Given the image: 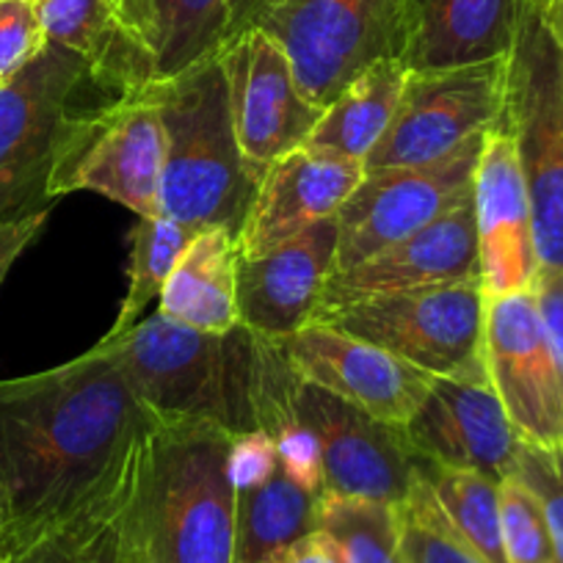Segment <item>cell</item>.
I'll list each match as a JSON object with an SVG mask.
<instances>
[{
	"label": "cell",
	"instance_id": "obj_1",
	"mask_svg": "<svg viewBox=\"0 0 563 563\" xmlns=\"http://www.w3.org/2000/svg\"><path fill=\"white\" fill-rule=\"evenodd\" d=\"M158 415L124 376L108 343L0 382L3 552L130 500Z\"/></svg>",
	"mask_w": 563,
	"mask_h": 563
},
{
	"label": "cell",
	"instance_id": "obj_2",
	"mask_svg": "<svg viewBox=\"0 0 563 563\" xmlns=\"http://www.w3.org/2000/svg\"><path fill=\"white\" fill-rule=\"evenodd\" d=\"M235 437L208 420L158 417L130 522L150 563H235Z\"/></svg>",
	"mask_w": 563,
	"mask_h": 563
},
{
	"label": "cell",
	"instance_id": "obj_3",
	"mask_svg": "<svg viewBox=\"0 0 563 563\" xmlns=\"http://www.w3.org/2000/svg\"><path fill=\"white\" fill-rule=\"evenodd\" d=\"M164 124L161 216L191 230L224 227L238 238L260 177L249 169L232 128L221 56L150 84Z\"/></svg>",
	"mask_w": 563,
	"mask_h": 563
},
{
	"label": "cell",
	"instance_id": "obj_4",
	"mask_svg": "<svg viewBox=\"0 0 563 563\" xmlns=\"http://www.w3.org/2000/svg\"><path fill=\"white\" fill-rule=\"evenodd\" d=\"M102 343L111 345L128 382L158 417L208 420L232 437L260 431L257 334L243 323L230 332H202L155 310Z\"/></svg>",
	"mask_w": 563,
	"mask_h": 563
},
{
	"label": "cell",
	"instance_id": "obj_5",
	"mask_svg": "<svg viewBox=\"0 0 563 563\" xmlns=\"http://www.w3.org/2000/svg\"><path fill=\"white\" fill-rule=\"evenodd\" d=\"M254 395L288 411L318 445L323 495L400 506L420 475V459L406 442L404 426L382 422L349 400L296 376L276 340L257 338Z\"/></svg>",
	"mask_w": 563,
	"mask_h": 563
},
{
	"label": "cell",
	"instance_id": "obj_6",
	"mask_svg": "<svg viewBox=\"0 0 563 563\" xmlns=\"http://www.w3.org/2000/svg\"><path fill=\"white\" fill-rule=\"evenodd\" d=\"M500 122L522 166L541 268L563 271V47L536 0L525 9L508 53Z\"/></svg>",
	"mask_w": 563,
	"mask_h": 563
},
{
	"label": "cell",
	"instance_id": "obj_7",
	"mask_svg": "<svg viewBox=\"0 0 563 563\" xmlns=\"http://www.w3.org/2000/svg\"><path fill=\"white\" fill-rule=\"evenodd\" d=\"M316 321L389 351L434 378L486 382V296L478 279L426 285L321 310Z\"/></svg>",
	"mask_w": 563,
	"mask_h": 563
},
{
	"label": "cell",
	"instance_id": "obj_8",
	"mask_svg": "<svg viewBox=\"0 0 563 563\" xmlns=\"http://www.w3.org/2000/svg\"><path fill=\"white\" fill-rule=\"evenodd\" d=\"M254 29L279 45L321 111L367 67L406 53L404 0H268Z\"/></svg>",
	"mask_w": 563,
	"mask_h": 563
},
{
	"label": "cell",
	"instance_id": "obj_9",
	"mask_svg": "<svg viewBox=\"0 0 563 563\" xmlns=\"http://www.w3.org/2000/svg\"><path fill=\"white\" fill-rule=\"evenodd\" d=\"M91 84L84 58L47 42L0 86V221L53 208L51 180L78 117L73 102Z\"/></svg>",
	"mask_w": 563,
	"mask_h": 563
},
{
	"label": "cell",
	"instance_id": "obj_10",
	"mask_svg": "<svg viewBox=\"0 0 563 563\" xmlns=\"http://www.w3.org/2000/svg\"><path fill=\"white\" fill-rule=\"evenodd\" d=\"M164 124L150 86L75 117L51 199L73 191H95L133 210L139 219L161 216L164 177Z\"/></svg>",
	"mask_w": 563,
	"mask_h": 563
},
{
	"label": "cell",
	"instance_id": "obj_11",
	"mask_svg": "<svg viewBox=\"0 0 563 563\" xmlns=\"http://www.w3.org/2000/svg\"><path fill=\"white\" fill-rule=\"evenodd\" d=\"M508 56L464 67L409 73L395 117L365 172L429 166L475 135L497 128L506 111Z\"/></svg>",
	"mask_w": 563,
	"mask_h": 563
},
{
	"label": "cell",
	"instance_id": "obj_12",
	"mask_svg": "<svg viewBox=\"0 0 563 563\" xmlns=\"http://www.w3.org/2000/svg\"><path fill=\"white\" fill-rule=\"evenodd\" d=\"M484 135L437 164L365 172L338 213V271L415 235L462 202L473 191Z\"/></svg>",
	"mask_w": 563,
	"mask_h": 563
},
{
	"label": "cell",
	"instance_id": "obj_13",
	"mask_svg": "<svg viewBox=\"0 0 563 563\" xmlns=\"http://www.w3.org/2000/svg\"><path fill=\"white\" fill-rule=\"evenodd\" d=\"M484 365L519 440L563 448V371L550 349L533 290L486 299Z\"/></svg>",
	"mask_w": 563,
	"mask_h": 563
},
{
	"label": "cell",
	"instance_id": "obj_14",
	"mask_svg": "<svg viewBox=\"0 0 563 563\" xmlns=\"http://www.w3.org/2000/svg\"><path fill=\"white\" fill-rule=\"evenodd\" d=\"M219 56L238 144L249 169L263 177L276 161L307 147L323 111L301 95L288 56L260 29L243 31Z\"/></svg>",
	"mask_w": 563,
	"mask_h": 563
},
{
	"label": "cell",
	"instance_id": "obj_15",
	"mask_svg": "<svg viewBox=\"0 0 563 563\" xmlns=\"http://www.w3.org/2000/svg\"><path fill=\"white\" fill-rule=\"evenodd\" d=\"M276 343L296 376L393 426H406L434 384L420 367L321 321Z\"/></svg>",
	"mask_w": 563,
	"mask_h": 563
},
{
	"label": "cell",
	"instance_id": "obj_16",
	"mask_svg": "<svg viewBox=\"0 0 563 563\" xmlns=\"http://www.w3.org/2000/svg\"><path fill=\"white\" fill-rule=\"evenodd\" d=\"M404 434L422 462L473 470L497 484L511 478L522 448L489 378H434Z\"/></svg>",
	"mask_w": 563,
	"mask_h": 563
},
{
	"label": "cell",
	"instance_id": "obj_17",
	"mask_svg": "<svg viewBox=\"0 0 563 563\" xmlns=\"http://www.w3.org/2000/svg\"><path fill=\"white\" fill-rule=\"evenodd\" d=\"M478 282L486 299L533 288L541 263L533 210L514 139L503 122L484 135L473 177Z\"/></svg>",
	"mask_w": 563,
	"mask_h": 563
},
{
	"label": "cell",
	"instance_id": "obj_18",
	"mask_svg": "<svg viewBox=\"0 0 563 563\" xmlns=\"http://www.w3.org/2000/svg\"><path fill=\"white\" fill-rule=\"evenodd\" d=\"M464 279H478L473 191L415 235L382 249L351 268L334 271L323 290L321 310Z\"/></svg>",
	"mask_w": 563,
	"mask_h": 563
},
{
	"label": "cell",
	"instance_id": "obj_19",
	"mask_svg": "<svg viewBox=\"0 0 563 563\" xmlns=\"http://www.w3.org/2000/svg\"><path fill=\"white\" fill-rule=\"evenodd\" d=\"M338 271V216L282 246L238 260V316L257 338L282 340L316 321Z\"/></svg>",
	"mask_w": 563,
	"mask_h": 563
},
{
	"label": "cell",
	"instance_id": "obj_20",
	"mask_svg": "<svg viewBox=\"0 0 563 563\" xmlns=\"http://www.w3.org/2000/svg\"><path fill=\"white\" fill-rule=\"evenodd\" d=\"M362 177L365 164L360 161L334 158L310 147L276 161L260 177L257 194L238 232L241 257H260L310 227L334 219Z\"/></svg>",
	"mask_w": 563,
	"mask_h": 563
},
{
	"label": "cell",
	"instance_id": "obj_21",
	"mask_svg": "<svg viewBox=\"0 0 563 563\" xmlns=\"http://www.w3.org/2000/svg\"><path fill=\"white\" fill-rule=\"evenodd\" d=\"M530 0H404L409 73L464 67L511 53Z\"/></svg>",
	"mask_w": 563,
	"mask_h": 563
},
{
	"label": "cell",
	"instance_id": "obj_22",
	"mask_svg": "<svg viewBox=\"0 0 563 563\" xmlns=\"http://www.w3.org/2000/svg\"><path fill=\"white\" fill-rule=\"evenodd\" d=\"M47 42L89 64L97 89L113 97L158 80L153 56L124 20L119 0H36Z\"/></svg>",
	"mask_w": 563,
	"mask_h": 563
},
{
	"label": "cell",
	"instance_id": "obj_23",
	"mask_svg": "<svg viewBox=\"0 0 563 563\" xmlns=\"http://www.w3.org/2000/svg\"><path fill=\"white\" fill-rule=\"evenodd\" d=\"M238 260V238L230 230H199L164 285L158 310L172 321L202 332H230L241 323Z\"/></svg>",
	"mask_w": 563,
	"mask_h": 563
},
{
	"label": "cell",
	"instance_id": "obj_24",
	"mask_svg": "<svg viewBox=\"0 0 563 563\" xmlns=\"http://www.w3.org/2000/svg\"><path fill=\"white\" fill-rule=\"evenodd\" d=\"M232 0H119L124 20L153 56L158 80L175 78L227 45Z\"/></svg>",
	"mask_w": 563,
	"mask_h": 563
},
{
	"label": "cell",
	"instance_id": "obj_25",
	"mask_svg": "<svg viewBox=\"0 0 563 563\" xmlns=\"http://www.w3.org/2000/svg\"><path fill=\"white\" fill-rule=\"evenodd\" d=\"M321 492L307 489L276 464L257 484L238 489L235 563H274L282 552L321 528Z\"/></svg>",
	"mask_w": 563,
	"mask_h": 563
},
{
	"label": "cell",
	"instance_id": "obj_26",
	"mask_svg": "<svg viewBox=\"0 0 563 563\" xmlns=\"http://www.w3.org/2000/svg\"><path fill=\"white\" fill-rule=\"evenodd\" d=\"M406 75L409 69L398 58L376 62L356 75L340 91L338 100L323 108L307 147L365 164L393 122L395 108L404 95Z\"/></svg>",
	"mask_w": 563,
	"mask_h": 563
},
{
	"label": "cell",
	"instance_id": "obj_27",
	"mask_svg": "<svg viewBox=\"0 0 563 563\" xmlns=\"http://www.w3.org/2000/svg\"><path fill=\"white\" fill-rule=\"evenodd\" d=\"M420 475L459 539L473 547L486 563H508L503 550L500 484L473 470L442 467L422 459Z\"/></svg>",
	"mask_w": 563,
	"mask_h": 563
},
{
	"label": "cell",
	"instance_id": "obj_28",
	"mask_svg": "<svg viewBox=\"0 0 563 563\" xmlns=\"http://www.w3.org/2000/svg\"><path fill=\"white\" fill-rule=\"evenodd\" d=\"M9 558L12 563H150L130 522V500L56 530Z\"/></svg>",
	"mask_w": 563,
	"mask_h": 563
},
{
	"label": "cell",
	"instance_id": "obj_29",
	"mask_svg": "<svg viewBox=\"0 0 563 563\" xmlns=\"http://www.w3.org/2000/svg\"><path fill=\"white\" fill-rule=\"evenodd\" d=\"M199 230L180 224L166 216H150L139 219L133 230V252H130V285L122 301L117 323L106 338H119L139 323L150 305L161 299L164 285L169 282L177 260L183 257L188 243Z\"/></svg>",
	"mask_w": 563,
	"mask_h": 563
},
{
	"label": "cell",
	"instance_id": "obj_30",
	"mask_svg": "<svg viewBox=\"0 0 563 563\" xmlns=\"http://www.w3.org/2000/svg\"><path fill=\"white\" fill-rule=\"evenodd\" d=\"M321 530L332 536L343 563H406L398 506L323 495Z\"/></svg>",
	"mask_w": 563,
	"mask_h": 563
},
{
	"label": "cell",
	"instance_id": "obj_31",
	"mask_svg": "<svg viewBox=\"0 0 563 563\" xmlns=\"http://www.w3.org/2000/svg\"><path fill=\"white\" fill-rule=\"evenodd\" d=\"M398 511L406 563H486L448 525L422 475H417L415 489L406 503H400Z\"/></svg>",
	"mask_w": 563,
	"mask_h": 563
},
{
	"label": "cell",
	"instance_id": "obj_32",
	"mask_svg": "<svg viewBox=\"0 0 563 563\" xmlns=\"http://www.w3.org/2000/svg\"><path fill=\"white\" fill-rule=\"evenodd\" d=\"M500 525L508 563H558L544 508L517 475L500 484Z\"/></svg>",
	"mask_w": 563,
	"mask_h": 563
},
{
	"label": "cell",
	"instance_id": "obj_33",
	"mask_svg": "<svg viewBox=\"0 0 563 563\" xmlns=\"http://www.w3.org/2000/svg\"><path fill=\"white\" fill-rule=\"evenodd\" d=\"M45 45L36 0H0V86L23 73Z\"/></svg>",
	"mask_w": 563,
	"mask_h": 563
},
{
	"label": "cell",
	"instance_id": "obj_34",
	"mask_svg": "<svg viewBox=\"0 0 563 563\" xmlns=\"http://www.w3.org/2000/svg\"><path fill=\"white\" fill-rule=\"evenodd\" d=\"M514 475L539 497L552 541H555L558 561L563 563V448L547 451V448L522 442Z\"/></svg>",
	"mask_w": 563,
	"mask_h": 563
},
{
	"label": "cell",
	"instance_id": "obj_35",
	"mask_svg": "<svg viewBox=\"0 0 563 563\" xmlns=\"http://www.w3.org/2000/svg\"><path fill=\"white\" fill-rule=\"evenodd\" d=\"M533 299L539 307L541 327H544L550 349L563 371V271L541 268L533 282Z\"/></svg>",
	"mask_w": 563,
	"mask_h": 563
},
{
	"label": "cell",
	"instance_id": "obj_36",
	"mask_svg": "<svg viewBox=\"0 0 563 563\" xmlns=\"http://www.w3.org/2000/svg\"><path fill=\"white\" fill-rule=\"evenodd\" d=\"M47 216H51V208L36 210V213L23 216V219L0 221V288H3V282H7L12 265L20 260V254L45 230Z\"/></svg>",
	"mask_w": 563,
	"mask_h": 563
},
{
	"label": "cell",
	"instance_id": "obj_37",
	"mask_svg": "<svg viewBox=\"0 0 563 563\" xmlns=\"http://www.w3.org/2000/svg\"><path fill=\"white\" fill-rule=\"evenodd\" d=\"M274 563H343V555H340L332 536L318 528L316 533L290 544Z\"/></svg>",
	"mask_w": 563,
	"mask_h": 563
},
{
	"label": "cell",
	"instance_id": "obj_38",
	"mask_svg": "<svg viewBox=\"0 0 563 563\" xmlns=\"http://www.w3.org/2000/svg\"><path fill=\"white\" fill-rule=\"evenodd\" d=\"M268 0H232L230 3V29H227V45H230L235 36H241L243 31L254 29L260 12Z\"/></svg>",
	"mask_w": 563,
	"mask_h": 563
},
{
	"label": "cell",
	"instance_id": "obj_39",
	"mask_svg": "<svg viewBox=\"0 0 563 563\" xmlns=\"http://www.w3.org/2000/svg\"><path fill=\"white\" fill-rule=\"evenodd\" d=\"M541 14L555 34L558 45L563 47V0H541Z\"/></svg>",
	"mask_w": 563,
	"mask_h": 563
},
{
	"label": "cell",
	"instance_id": "obj_40",
	"mask_svg": "<svg viewBox=\"0 0 563 563\" xmlns=\"http://www.w3.org/2000/svg\"><path fill=\"white\" fill-rule=\"evenodd\" d=\"M3 536H7V497L0 489V547H3Z\"/></svg>",
	"mask_w": 563,
	"mask_h": 563
},
{
	"label": "cell",
	"instance_id": "obj_41",
	"mask_svg": "<svg viewBox=\"0 0 563 563\" xmlns=\"http://www.w3.org/2000/svg\"><path fill=\"white\" fill-rule=\"evenodd\" d=\"M0 563H12V558H9L7 552H3V547H0Z\"/></svg>",
	"mask_w": 563,
	"mask_h": 563
},
{
	"label": "cell",
	"instance_id": "obj_42",
	"mask_svg": "<svg viewBox=\"0 0 563 563\" xmlns=\"http://www.w3.org/2000/svg\"><path fill=\"white\" fill-rule=\"evenodd\" d=\"M536 3H541V0H536Z\"/></svg>",
	"mask_w": 563,
	"mask_h": 563
},
{
	"label": "cell",
	"instance_id": "obj_43",
	"mask_svg": "<svg viewBox=\"0 0 563 563\" xmlns=\"http://www.w3.org/2000/svg\"><path fill=\"white\" fill-rule=\"evenodd\" d=\"M558 563H561V561H558Z\"/></svg>",
	"mask_w": 563,
	"mask_h": 563
}]
</instances>
